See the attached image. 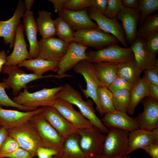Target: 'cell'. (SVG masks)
<instances>
[{"label": "cell", "mask_w": 158, "mask_h": 158, "mask_svg": "<svg viewBox=\"0 0 158 158\" xmlns=\"http://www.w3.org/2000/svg\"><path fill=\"white\" fill-rule=\"evenodd\" d=\"M56 96L57 98L66 100L75 105L79 109L80 113L94 126L104 133H108L109 130L96 115L92 101L84 100L80 93L70 84H65Z\"/></svg>", "instance_id": "1"}, {"label": "cell", "mask_w": 158, "mask_h": 158, "mask_svg": "<svg viewBox=\"0 0 158 158\" xmlns=\"http://www.w3.org/2000/svg\"><path fill=\"white\" fill-rule=\"evenodd\" d=\"M7 131L8 135L17 142L21 148L28 151L32 158L37 156L39 148L47 147L36 129L29 121Z\"/></svg>", "instance_id": "2"}, {"label": "cell", "mask_w": 158, "mask_h": 158, "mask_svg": "<svg viewBox=\"0 0 158 158\" xmlns=\"http://www.w3.org/2000/svg\"><path fill=\"white\" fill-rule=\"evenodd\" d=\"M2 72L8 75L7 78L3 79V82L6 84L8 89L11 88L13 94L15 96L18 94L22 89L27 88V85L33 81L49 78L60 79L67 77L66 74L40 75L33 73H28L17 65H5L3 67Z\"/></svg>", "instance_id": "3"}, {"label": "cell", "mask_w": 158, "mask_h": 158, "mask_svg": "<svg viewBox=\"0 0 158 158\" xmlns=\"http://www.w3.org/2000/svg\"><path fill=\"white\" fill-rule=\"evenodd\" d=\"M63 85L52 88H43L41 90L30 92L27 88L12 99L19 105L30 108L51 106L57 99L56 94L60 91Z\"/></svg>", "instance_id": "4"}, {"label": "cell", "mask_w": 158, "mask_h": 158, "mask_svg": "<svg viewBox=\"0 0 158 158\" xmlns=\"http://www.w3.org/2000/svg\"><path fill=\"white\" fill-rule=\"evenodd\" d=\"M86 56L85 60L92 63L108 62L118 64L134 59L133 53L130 47H122L117 44L97 50L89 51L86 53Z\"/></svg>", "instance_id": "5"}, {"label": "cell", "mask_w": 158, "mask_h": 158, "mask_svg": "<svg viewBox=\"0 0 158 158\" xmlns=\"http://www.w3.org/2000/svg\"><path fill=\"white\" fill-rule=\"evenodd\" d=\"M74 72L82 75L86 83V88L80 86L83 94L87 98H90L96 104L97 109L101 116L103 115L98 97L99 87L102 86L95 71L93 63L85 60L79 62L73 68Z\"/></svg>", "instance_id": "6"}, {"label": "cell", "mask_w": 158, "mask_h": 158, "mask_svg": "<svg viewBox=\"0 0 158 158\" xmlns=\"http://www.w3.org/2000/svg\"><path fill=\"white\" fill-rule=\"evenodd\" d=\"M42 111L34 115L29 121L36 129L47 147L56 151L58 157L62 152L65 139L45 119Z\"/></svg>", "instance_id": "7"}, {"label": "cell", "mask_w": 158, "mask_h": 158, "mask_svg": "<svg viewBox=\"0 0 158 158\" xmlns=\"http://www.w3.org/2000/svg\"><path fill=\"white\" fill-rule=\"evenodd\" d=\"M73 41L100 49L119 42L112 35L99 28H88L75 31Z\"/></svg>", "instance_id": "8"}, {"label": "cell", "mask_w": 158, "mask_h": 158, "mask_svg": "<svg viewBox=\"0 0 158 158\" xmlns=\"http://www.w3.org/2000/svg\"><path fill=\"white\" fill-rule=\"evenodd\" d=\"M80 146L90 158L101 154L106 135L94 126L87 128L78 129Z\"/></svg>", "instance_id": "9"}, {"label": "cell", "mask_w": 158, "mask_h": 158, "mask_svg": "<svg viewBox=\"0 0 158 158\" xmlns=\"http://www.w3.org/2000/svg\"><path fill=\"white\" fill-rule=\"evenodd\" d=\"M106 135L101 155L114 157L127 154L129 131L114 128H110Z\"/></svg>", "instance_id": "10"}, {"label": "cell", "mask_w": 158, "mask_h": 158, "mask_svg": "<svg viewBox=\"0 0 158 158\" xmlns=\"http://www.w3.org/2000/svg\"><path fill=\"white\" fill-rule=\"evenodd\" d=\"M38 43L39 53L37 57L58 62L65 54L69 44L55 37L42 38Z\"/></svg>", "instance_id": "11"}, {"label": "cell", "mask_w": 158, "mask_h": 158, "mask_svg": "<svg viewBox=\"0 0 158 158\" xmlns=\"http://www.w3.org/2000/svg\"><path fill=\"white\" fill-rule=\"evenodd\" d=\"M87 11L90 18L97 23L99 28L114 36L125 48L128 47L122 25L116 18H108L90 8H87Z\"/></svg>", "instance_id": "12"}, {"label": "cell", "mask_w": 158, "mask_h": 158, "mask_svg": "<svg viewBox=\"0 0 158 158\" xmlns=\"http://www.w3.org/2000/svg\"><path fill=\"white\" fill-rule=\"evenodd\" d=\"M25 11L24 1L19 0L12 17L6 21L0 20V37L4 38L5 45L9 44L10 49L13 47L16 29Z\"/></svg>", "instance_id": "13"}, {"label": "cell", "mask_w": 158, "mask_h": 158, "mask_svg": "<svg viewBox=\"0 0 158 158\" xmlns=\"http://www.w3.org/2000/svg\"><path fill=\"white\" fill-rule=\"evenodd\" d=\"M147 97L142 102L143 112L134 118L139 128L152 131L158 128V101Z\"/></svg>", "instance_id": "14"}, {"label": "cell", "mask_w": 158, "mask_h": 158, "mask_svg": "<svg viewBox=\"0 0 158 158\" xmlns=\"http://www.w3.org/2000/svg\"><path fill=\"white\" fill-rule=\"evenodd\" d=\"M42 113L45 119L65 140L77 133L78 129L66 120L51 106L44 107Z\"/></svg>", "instance_id": "15"}, {"label": "cell", "mask_w": 158, "mask_h": 158, "mask_svg": "<svg viewBox=\"0 0 158 158\" xmlns=\"http://www.w3.org/2000/svg\"><path fill=\"white\" fill-rule=\"evenodd\" d=\"M138 8L123 6L116 16L122 24L127 43L131 44L137 36V25L140 21V13Z\"/></svg>", "instance_id": "16"}, {"label": "cell", "mask_w": 158, "mask_h": 158, "mask_svg": "<svg viewBox=\"0 0 158 158\" xmlns=\"http://www.w3.org/2000/svg\"><path fill=\"white\" fill-rule=\"evenodd\" d=\"M88 47L74 41L69 44L67 50L59 62L57 74H65L73 68L80 61L86 58V50Z\"/></svg>", "instance_id": "17"}, {"label": "cell", "mask_w": 158, "mask_h": 158, "mask_svg": "<svg viewBox=\"0 0 158 158\" xmlns=\"http://www.w3.org/2000/svg\"><path fill=\"white\" fill-rule=\"evenodd\" d=\"M130 48L133 53L137 65L142 72L146 69L158 67L156 55L147 49L145 41L143 39L137 37Z\"/></svg>", "instance_id": "18"}, {"label": "cell", "mask_w": 158, "mask_h": 158, "mask_svg": "<svg viewBox=\"0 0 158 158\" xmlns=\"http://www.w3.org/2000/svg\"><path fill=\"white\" fill-rule=\"evenodd\" d=\"M51 107L78 129L87 128L93 126L80 112L74 109L73 104L67 101L57 98Z\"/></svg>", "instance_id": "19"}, {"label": "cell", "mask_w": 158, "mask_h": 158, "mask_svg": "<svg viewBox=\"0 0 158 158\" xmlns=\"http://www.w3.org/2000/svg\"><path fill=\"white\" fill-rule=\"evenodd\" d=\"M43 107L29 111L6 109L0 106V126L7 130L29 121L34 115L42 112Z\"/></svg>", "instance_id": "20"}, {"label": "cell", "mask_w": 158, "mask_h": 158, "mask_svg": "<svg viewBox=\"0 0 158 158\" xmlns=\"http://www.w3.org/2000/svg\"><path fill=\"white\" fill-rule=\"evenodd\" d=\"M158 143V128L152 131L138 128L129 132L127 154L152 144Z\"/></svg>", "instance_id": "21"}, {"label": "cell", "mask_w": 158, "mask_h": 158, "mask_svg": "<svg viewBox=\"0 0 158 158\" xmlns=\"http://www.w3.org/2000/svg\"><path fill=\"white\" fill-rule=\"evenodd\" d=\"M57 13L59 16L63 18L73 30L88 28H99L97 24L89 17L87 8L77 11L63 9Z\"/></svg>", "instance_id": "22"}, {"label": "cell", "mask_w": 158, "mask_h": 158, "mask_svg": "<svg viewBox=\"0 0 158 158\" xmlns=\"http://www.w3.org/2000/svg\"><path fill=\"white\" fill-rule=\"evenodd\" d=\"M24 32L23 24L20 22L16 32L13 51L11 54L7 56L5 65L17 66L25 60L32 59L27 49Z\"/></svg>", "instance_id": "23"}, {"label": "cell", "mask_w": 158, "mask_h": 158, "mask_svg": "<svg viewBox=\"0 0 158 158\" xmlns=\"http://www.w3.org/2000/svg\"><path fill=\"white\" fill-rule=\"evenodd\" d=\"M106 127L116 128L129 132L139 128L134 118L126 112L116 110L104 114L101 120Z\"/></svg>", "instance_id": "24"}, {"label": "cell", "mask_w": 158, "mask_h": 158, "mask_svg": "<svg viewBox=\"0 0 158 158\" xmlns=\"http://www.w3.org/2000/svg\"><path fill=\"white\" fill-rule=\"evenodd\" d=\"M22 18L24 30L29 44V52L32 59L35 58L39 54V47L37 38L38 29L33 13L31 11H25Z\"/></svg>", "instance_id": "25"}, {"label": "cell", "mask_w": 158, "mask_h": 158, "mask_svg": "<svg viewBox=\"0 0 158 158\" xmlns=\"http://www.w3.org/2000/svg\"><path fill=\"white\" fill-rule=\"evenodd\" d=\"M59 62L37 57L25 60L19 63L17 66L19 68L24 67L27 70L32 71L33 73L42 75L49 71L57 73Z\"/></svg>", "instance_id": "26"}, {"label": "cell", "mask_w": 158, "mask_h": 158, "mask_svg": "<svg viewBox=\"0 0 158 158\" xmlns=\"http://www.w3.org/2000/svg\"><path fill=\"white\" fill-rule=\"evenodd\" d=\"M97 76L102 86L108 88L117 77V64L100 62L93 63Z\"/></svg>", "instance_id": "27"}, {"label": "cell", "mask_w": 158, "mask_h": 158, "mask_svg": "<svg viewBox=\"0 0 158 158\" xmlns=\"http://www.w3.org/2000/svg\"><path fill=\"white\" fill-rule=\"evenodd\" d=\"M148 83L143 76L135 85L130 91V100L126 113L132 115L140 102L144 98L150 97Z\"/></svg>", "instance_id": "28"}, {"label": "cell", "mask_w": 158, "mask_h": 158, "mask_svg": "<svg viewBox=\"0 0 158 158\" xmlns=\"http://www.w3.org/2000/svg\"><path fill=\"white\" fill-rule=\"evenodd\" d=\"M79 139L77 132L67 138L64 141L62 152L58 158H90L80 148Z\"/></svg>", "instance_id": "29"}, {"label": "cell", "mask_w": 158, "mask_h": 158, "mask_svg": "<svg viewBox=\"0 0 158 158\" xmlns=\"http://www.w3.org/2000/svg\"><path fill=\"white\" fill-rule=\"evenodd\" d=\"M37 13L36 22L42 38L54 37L56 32L54 21L51 17V13L46 10H40Z\"/></svg>", "instance_id": "30"}, {"label": "cell", "mask_w": 158, "mask_h": 158, "mask_svg": "<svg viewBox=\"0 0 158 158\" xmlns=\"http://www.w3.org/2000/svg\"><path fill=\"white\" fill-rule=\"evenodd\" d=\"M142 72L138 67L134 59L117 64V76L133 85L140 79Z\"/></svg>", "instance_id": "31"}, {"label": "cell", "mask_w": 158, "mask_h": 158, "mask_svg": "<svg viewBox=\"0 0 158 158\" xmlns=\"http://www.w3.org/2000/svg\"><path fill=\"white\" fill-rule=\"evenodd\" d=\"M98 97L103 115L116 110L113 103L112 92L108 88L100 86L98 90Z\"/></svg>", "instance_id": "32"}, {"label": "cell", "mask_w": 158, "mask_h": 158, "mask_svg": "<svg viewBox=\"0 0 158 158\" xmlns=\"http://www.w3.org/2000/svg\"><path fill=\"white\" fill-rule=\"evenodd\" d=\"M56 35L59 39L69 44L73 41L75 31L62 18L59 16L54 20Z\"/></svg>", "instance_id": "33"}, {"label": "cell", "mask_w": 158, "mask_h": 158, "mask_svg": "<svg viewBox=\"0 0 158 158\" xmlns=\"http://www.w3.org/2000/svg\"><path fill=\"white\" fill-rule=\"evenodd\" d=\"M113 102L116 110L126 112L130 100V91L120 90L112 92Z\"/></svg>", "instance_id": "34"}, {"label": "cell", "mask_w": 158, "mask_h": 158, "mask_svg": "<svg viewBox=\"0 0 158 158\" xmlns=\"http://www.w3.org/2000/svg\"><path fill=\"white\" fill-rule=\"evenodd\" d=\"M137 31V36L142 39H147L154 33L158 32V14H156L147 18Z\"/></svg>", "instance_id": "35"}, {"label": "cell", "mask_w": 158, "mask_h": 158, "mask_svg": "<svg viewBox=\"0 0 158 158\" xmlns=\"http://www.w3.org/2000/svg\"><path fill=\"white\" fill-rule=\"evenodd\" d=\"M8 89L3 82H0V106L16 108L24 111H29L37 109L24 106L17 104L11 99L7 94L5 89Z\"/></svg>", "instance_id": "36"}, {"label": "cell", "mask_w": 158, "mask_h": 158, "mask_svg": "<svg viewBox=\"0 0 158 158\" xmlns=\"http://www.w3.org/2000/svg\"><path fill=\"white\" fill-rule=\"evenodd\" d=\"M138 8L140 12L139 22L142 24L149 15L158 10V0H140Z\"/></svg>", "instance_id": "37"}, {"label": "cell", "mask_w": 158, "mask_h": 158, "mask_svg": "<svg viewBox=\"0 0 158 158\" xmlns=\"http://www.w3.org/2000/svg\"><path fill=\"white\" fill-rule=\"evenodd\" d=\"M107 0V7L103 15L109 19L116 18L117 15L124 6L121 0Z\"/></svg>", "instance_id": "38"}, {"label": "cell", "mask_w": 158, "mask_h": 158, "mask_svg": "<svg viewBox=\"0 0 158 158\" xmlns=\"http://www.w3.org/2000/svg\"><path fill=\"white\" fill-rule=\"evenodd\" d=\"M94 0H67L63 9L77 11L91 8Z\"/></svg>", "instance_id": "39"}, {"label": "cell", "mask_w": 158, "mask_h": 158, "mask_svg": "<svg viewBox=\"0 0 158 158\" xmlns=\"http://www.w3.org/2000/svg\"><path fill=\"white\" fill-rule=\"evenodd\" d=\"M21 148L17 142L9 135L4 141L0 147V157L11 153Z\"/></svg>", "instance_id": "40"}, {"label": "cell", "mask_w": 158, "mask_h": 158, "mask_svg": "<svg viewBox=\"0 0 158 158\" xmlns=\"http://www.w3.org/2000/svg\"><path fill=\"white\" fill-rule=\"evenodd\" d=\"M134 85L122 78L117 76L108 88L112 92L122 89L130 91Z\"/></svg>", "instance_id": "41"}, {"label": "cell", "mask_w": 158, "mask_h": 158, "mask_svg": "<svg viewBox=\"0 0 158 158\" xmlns=\"http://www.w3.org/2000/svg\"><path fill=\"white\" fill-rule=\"evenodd\" d=\"M145 42L147 49L151 52L156 55L158 52V32L149 36Z\"/></svg>", "instance_id": "42"}, {"label": "cell", "mask_w": 158, "mask_h": 158, "mask_svg": "<svg viewBox=\"0 0 158 158\" xmlns=\"http://www.w3.org/2000/svg\"><path fill=\"white\" fill-rule=\"evenodd\" d=\"M143 76L148 83L158 85V67L144 70Z\"/></svg>", "instance_id": "43"}, {"label": "cell", "mask_w": 158, "mask_h": 158, "mask_svg": "<svg viewBox=\"0 0 158 158\" xmlns=\"http://www.w3.org/2000/svg\"><path fill=\"white\" fill-rule=\"evenodd\" d=\"M58 155L56 151L49 148L40 147L37 151L38 158H57Z\"/></svg>", "instance_id": "44"}, {"label": "cell", "mask_w": 158, "mask_h": 158, "mask_svg": "<svg viewBox=\"0 0 158 158\" xmlns=\"http://www.w3.org/2000/svg\"><path fill=\"white\" fill-rule=\"evenodd\" d=\"M1 158H32L30 154L27 151L19 148L13 152L1 157Z\"/></svg>", "instance_id": "45"}, {"label": "cell", "mask_w": 158, "mask_h": 158, "mask_svg": "<svg viewBox=\"0 0 158 158\" xmlns=\"http://www.w3.org/2000/svg\"><path fill=\"white\" fill-rule=\"evenodd\" d=\"M107 6V0H94L92 6L90 8L103 14Z\"/></svg>", "instance_id": "46"}, {"label": "cell", "mask_w": 158, "mask_h": 158, "mask_svg": "<svg viewBox=\"0 0 158 158\" xmlns=\"http://www.w3.org/2000/svg\"><path fill=\"white\" fill-rule=\"evenodd\" d=\"M152 158H158V143L152 144L142 148Z\"/></svg>", "instance_id": "47"}, {"label": "cell", "mask_w": 158, "mask_h": 158, "mask_svg": "<svg viewBox=\"0 0 158 158\" xmlns=\"http://www.w3.org/2000/svg\"><path fill=\"white\" fill-rule=\"evenodd\" d=\"M148 84V90L150 97L158 101V85Z\"/></svg>", "instance_id": "48"}, {"label": "cell", "mask_w": 158, "mask_h": 158, "mask_svg": "<svg viewBox=\"0 0 158 158\" xmlns=\"http://www.w3.org/2000/svg\"><path fill=\"white\" fill-rule=\"evenodd\" d=\"M54 5L55 12L58 13L60 10L63 9L64 6L67 0H49Z\"/></svg>", "instance_id": "49"}, {"label": "cell", "mask_w": 158, "mask_h": 158, "mask_svg": "<svg viewBox=\"0 0 158 158\" xmlns=\"http://www.w3.org/2000/svg\"><path fill=\"white\" fill-rule=\"evenodd\" d=\"M124 6L131 8H138L140 0H121Z\"/></svg>", "instance_id": "50"}, {"label": "cell", "mask_w": 158, "mask_h": 158, "mask_svg": "<svg viewBox=\"0 0 158 158\" xmlns=\"http://www.w3.org/2000/svg\"><path fill=\"white\" fill-rule=\"evenodd\" d=\"M7 56L6 51L3 50L0 51V73L2 72L3 66L7 62Z\"/></svg>", "instance_id": "51"}, {"label": "cell", "mask_w": 158, "mask_h": 158, "mask_svg": "<svg viewBox=\"0 0 158 158\" xmlns=\"http://www.w3.org/2000/svg\"><path fill=\"white\" fill-rule=\"evenodd\" d=\"M8 135L7 130L2 127L0 128V147ZM0 158H1L0 157Z\"/></svg>", "instance_id": "52"}, {"label": "cell", "mask_w": 158, "mask_h": 158, "mask_svg": "<svg viewBox=\"0 0 158 158\" xmlns=\"http://www.w3.org/2000/svg\"><path fill=\"white\" fill-rule=\"evenodd\" d=\"M35 2L34 0H25L24 1L25 11H29L32 6Z\"/></svg>", "instance_id": "53"}, {"label": "cell", "mask_w": 158, "mask_h": 158, "mask_svg": "<svg viewBox=\"0 0 158 158\" xmlns=\"http://www.w3.org/2000/svg\"><path fill=\"white\" fill-rule=\"evenodd\" d=\"M95 158H134L128 155H124L114 157H107L102 155H99Z\"/></svg>", "instance_id": "54"}, {"label": "cell", "mask_w": 158, "mask_h": 158, "mask_svg": "<svg viewBox=\"0 0 158 158\" xmlns=\"http://www.w3.org/2000/svg\"><path fill=\"white\" fill-rule=\"evenodd\" d=\"M1 127L0 126V128H1Z\"/></svg>", "instance_id": "55"}]
</instances>
